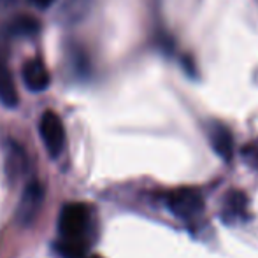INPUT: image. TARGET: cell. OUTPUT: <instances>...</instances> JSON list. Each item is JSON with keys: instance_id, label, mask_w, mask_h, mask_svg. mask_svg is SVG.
Listing matches in <instances>:
<instances>
[{"instance_id": "cell-3", "label": "cell", "mask_w": 258, "mask_h": 258, "mask_svg": "<svg viewBox=\"0 0 258 258\" xmlns=\"http://www.w3.org/2000/svg\"><path fill=\"white\" fill-rule=\"evenodd\" d=\"M39 134L51 158L61 155L65 148V126L54 111H44L39 119Z\"/></svg>"}, {"instance_id": "cell-4", "label": "cell", "mask_w": 258, "mask_h": 258, "mask_svg": "<svg viewBox=\"0 0 258 258\" xmlns=\"http://www.w3.org/2000/svg\"><path fill=\"white\" fill-rule=\"evenodd\" d=\"M42 202H44V186L37 179H30L25 184L18 204V221L21 225H30L41 211Z\"/></svg>"}, {"instance_id": "cell-13", "label": "cell", "mask_w": 258, "mask_h": 258, "mask_svg": "<svg viewBox=\"0 0 258 258\" xmlns=\"http://www.w3.org/2000/svg\"><path fill=\"white\" fill-rule=\"evenodd\" d=\"M30 2L34 4V6H37L39 9H48V7L54 2V0H30Z\"/></svg>"}, {"instance_id": "cell-6", "label": "cell", "mask_w": 258, "mask_h": 258, "mask_svg": "<svg viewBox=\"0 0 258 258\" xmlns=\"http://www.w3.org/2000/svg\"><path fill=\"white\" fill-rule=\"evenodd\" d=\"M28 170V158L25 150L14 141H9L6 144V172L11 179L25 176Z\"/></svg>"}, {"instance_id": "cell-5", "label": "cell", "mask_w": 258, "mask_h": 258, "mask_svg": "<svg viewBox=\"0 0 258 258\" xmlns=\"http://www.w3.org/2000/svg\"><path fill=\"white\" fill-rule=\"evenodd\" d=\"M21 76H23L25 86L34 93L44 92V90H48L49 85H51V76H49L48 69H46V65L42 63L41 60H37V58L28 60L27 63L23 65Z\"/></svg>"}, {"instance_id": "cell-14", "label": "cell", "mask_w": 258, "mask_h": 258, "mask_svg": "<svg viewBox=\"0 0 258 258\" xmlns=\"http://www.w3.org/2000/svg\"><path fill=\"white\" fill-rule=\"evenodd\" d=\"M88 258H100V256H88Z\"/></svg>"}, {"instance_id": "cell-12", "label": "cell", "mask_w": 258, "mask_h": 258, "mask_svg": "<svg viewBox=\"0 0 258 258\" xmlns=\"http://www.w3.org/2000/svg\"><path fill=\"white\" fill-rule=\"evenodd\" d=\"M242 156L251 167L258 169V139L251 141L249 144H246L244 150H242Z\"/></svg>"}, {"instance_id": "cell-7", "label": "cell", "mask_w": 258, "mask_h": 258, "mask_svg": "<svg viewBox=\"0 0 258 258\" xmlns=\"http://www.w3.org/2000/svg\"><path fill=\"white\" fill-rule=\"evenodd\" d=\"M209 141L213 150L225 162H230L232 156H234V137H232L230 130L221 123H213L209 128Z\"/></svg>"}, {"instance_id": "cell-2", "label": "cell", "mask_w": 258, "mask_h": 258, "mask_svg": "<svg viewBox=\"0 0 258 258\" xmlns=\"http://www.w3.org/2000/svg\"><path fill=\"white\" fill-rule=\"evenodd\" d=\"M165 204L170 213L181 220H194L204 211V199L195 188H177L169 191Z\"/></svg>"}, {"instance_id": "cell-11", "label": "cell", "mask_w": 258, "mask_h": 258, "mask_svg": "<svg viewBox=\"0 0 258 258\" xmlns=\"http://www.w3.org/2000/svg\"><path fill=\"white\" fill-rule=\"evenodd\" d=\"M7 30L11 35H16V37H28V35H35L39 32V21L30 14H21L11 21Z\"/></svg>"}, {"instance_id": "cell-1", "label": "cell", "mask_w": 258, "mask_h": 258, "mask_svg": "<svg viewBox=\"0 0 258 258\" xmlns=\"http://www.w3.org/2000/svg\"><path fill=\"white\" fill-rule=\"evenodd\" d=\"M95 239V214L85 202H69L58 216L56 251L63 258H88Z\"/></svg>"}, {"instance_id": "cell-8", "label": "cell", "mask_w": 258, "mask_h": 258, "mask_svg": "<svg viewBox=\"0 0 258 258\" xmlns=\"http://www.w3.org/2000/svg\"><path fill=\"white\" fill-rule=\"evenodd\" d=\"M18 102H20V97H18V90L16 85H14L13 74H11L6 61L0 60V104L9 109H14Z\"/></svg>"}, {"instance_id": "cell-9", "label": "cell", "mask_w": 258, "mask_h": 258, "mask_svg": "<svg viewBox=\"0 0 258 258\" xmlns=\"http://www.w3.org/2000/svg\"><path fill=\"white\" fill-rule=\"evenodd\" d=\"M90 7H92V0H65L58 16L65 25L78 23L88 14Z\"/></svg>"}, {"instance_id": "cell-10", "label": "cell", "mask_w": 258, "mask_h": 258, "mask_svg": "<svg viewBox=\"0 0 258 258\" xmlns=\"http://www.w3.org/2000/svg\"><path fill=\"white\" fill-rule=\"evenodd\" d=\"M248 211V199L242 191L232 190L225 197V206H223V214L228 218V221L241 220Z\"/></svg>"}]
</instances>
